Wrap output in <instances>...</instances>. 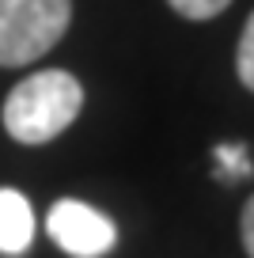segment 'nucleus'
<instances>
[{
    "label": "nucleus",
    "mask_w": 254,
    "mask_h": 258,
    "mask_svg": "<svg viewBox=\"0 0 254 258\" xmlns=\"http://www.w3.org/2000/svg\"><path fill=\"white\" fill-rule=\"evenodd\" d=\"M80 106H84V88L76 76L65 69H42L8 91L4 129L19 145H46L76 121Z\"/></svg>",
    "instance_id": "1"
},
{
    "label": "nucleus",
    "mask_w": 254,
    "mask_h": 258,
    "mask_svg": "<svg viewBox=\"0 0 254 258\" xmlns=\"http://www.w3.org/2000/svg\"><path fill=\"white\" fill-rule=\"evenodd\" d=\"M72 0H0V64L19 69L65 38Z\"/></svg>",
    "instance_id": "2"
},
{
    "label": "nucleus",
    "mask_w": 254,
    "mask_h": 258,
    "mask_svg": "<svg viewBox=\"0 0 254 258\" xmlns=\"http://www.w3.org/2000/svg\"><path fill=\"white\" fill-rule=\"evenodd\" d=\"M46 232L53 235V243L72 258H103L118 243V228L106 213L91 209V205L76 202V198H61L53 202L46 217Z\"/></svg>",
    "instance_id": "3"
},
{
    "label": "nucleus",
    "mask_w": 254,
    "mask_h": 258,
    "mask_svg": "<svg viewBox=\"0 0 254 258\" xmlns=\"http://www.w3.org/2000/svg\"><path fill=\"white\" fill-rule=\"evenodd\" d=\"M34 239V209L19 190L0 186V254H27Z\"/></svg>",
    "instance_id": "4"
},
{
    "label": "nucleus",
    "mask_w": 254,
    "mask_h": 258,
    "mask_svg": "<svg viewBox=\"0 0 254 258\" xmlns=\"http://www.w3.org/2000/svg\"><path fill=\"white\" fill-rule=\"evenodd\" d=\"M216 160H220L216 175H220L224 182H231V178H246V175H250V160H246V152H243L239 145H220V148H216Z\"/></svg>",
    "instance_id": "5"
},
{
    "label": "nucleus",
    "mask_w": 254,
    "mask_h": 258,
    "mask_svg": "<svg viewBox=\"0 0 254 258\" xmlns=\"http://www.w3.org/2000/svg\"><path fill=\"white\" fill-rule=\"evenodd\" d=\"M235 69H239V80L243 88L254 91V12L243 27V38H239V49H235Z\"/></svg>",
    "instance_id": "6"
},
{
    "label": "nucleus",
    "mask_w": 254,
    "mask_h": 258,
    "mask_svg": "<svg viewBox=\"0 0 254 258\" xmlns=\"http://www.w3.org/2000/svg\"><path fill=\"white\" fill-rule=\"evenodd\" d=\"M167 4H171V8H175L182 19H194V23H201V19L220 16V12L231 4V0H167Z\"/></svg>",
    "instance_id": "7"
},
{
    "label": "nucleus",
    "mask_w": 254,
    "mask_h": 258,
    "mask_svg": "<svg viewBox=\"0 0 254 258\" xmlns=\"http://www.w3.org/2000/svg\"><path fill=\"white\" fill-rule=\"evenodd\" d=\"M243 247H246V254L254 258V198L243 205Z\"/></svg>",
    "instance_id": "8"
}]
</instances>
